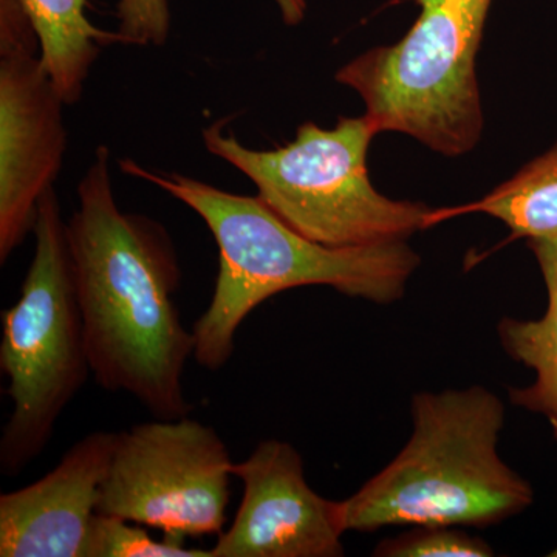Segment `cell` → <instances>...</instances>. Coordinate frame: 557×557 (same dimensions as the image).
I'll use <instances>...</instances> for the list:
<instances>
[{
  "instance_id": "obj_15",
  "label": "cell",
  "mask_w": 557,
  "mask_h": 557,
  "mask_svg": "<svg viewBox=\"0 0 557 557\" xmlns=\"http://www.w3.org/2000/svg\"><path fill=\"white\" fill-rule=\"evenodd\" d=\"M380 557H490L493 548L460 527L417 525L408 533L381 542Z\"/></svg>"
},
{
  "instance_id": "obj_10",
  "label": "cell",
  "mask_w": 557,
  "mask_h": 557,
  "mask_svg": "<svg viewBox=\"0 0 557 557\" xmlns=\"http://www.w3.org/2000/svg\"><path fill=\"white\" fill-rule=\"evenodd\" d=\"M116 432L76 442L49 474L0 496V556L81 557Z\"/></svg>"
},
{
  "instance_id": "obj_17",
  "label": "cell",
  "mask_w": 557,
  "mask_h": 557,
  "mask_svg": "<svg viewBox=\"0 0 557 557\" xmlns=\"http://www.w3.org/2000/svg\"><path fill=\"white\" fill-rule=\"evenodd\" d=\"M274 2L287 25H298L306 16L307 0H274Z\"/></svg>"
},
{
  "instance_id": "obj_7",
  "label": "cell",
  "mask_w": 557,
  "mask_h": 557,
  "mask_svg": "<svg viewBox=\"0 0 557 557\" xmlns=\"http://www.w3.org/2000/svg\"><path fill=\"white\" fill-rule=\"evenodd\" d=\"M225 442L193 418H156L116 432L97 512L164 537L220 536L233 475Z\"/></svg>"
},
{
  "instance_id": "obj_6",
  "label": "cell",
  "mask_w": 557,
  "mask_h": 557,
  "mask_svg": "<svg viewBox=\"0 0 557 557\" xmlns=\"http://www.w3.org/2000/svg\"><path fill=\"white\" fill-rule=\"evenodd\" d=\"M408 35L341 67L336 81L358 91L381 132H399L434 152L458 157L483 129L475 58L493 0H416Z\"/></svg>"
},
{
  "instance_id": "obj_8",
  "label": "cell",
  "mask_w": 557,
  "mask_h": 557,
  "mask_svg": "<svg viewBox=\"0 0 557 557\" xmlns=\"http://www.w3.org/2000/svg\"><path fill=\"white\" fill-rule=\"evenodd\" d=\"M20 0H0V263L35 230L40 200L60 175L67 129Z\"/></svg>"
},
{
  "instance_id": "obj_14",
  "label": "cell",
  "mask_w": 557,
  "mask_h": 557,
  "mask_svg": "<svg viewBox=\"0 0 557 557\" xmlns=\"http://www.w3.org/2000/svg\"><path fill=\"white\" fill-rule=\"evenodd\" d=\"M81 557H212L211 549L190 548L186 541L150 536L148 527L97 512Z\"/></svg>"
},
{
  "instance_id": "obj_3",
  "label": "cell",
  "mask_w": 557,
  "mask_h": 557,
  "mask_svg": "<svg viewBox=\"0 0 557 557\" xmlns=\"http://www.w3.org/2000/svg\"><path fill=\"white\" fill-rule=\"evenodd\" d=\"M412 423L401 453L343 500L347 531L487 528L533 504V487L498 456L505 406L494 392H420Z\"/></svg>"
},
{
  "instance_id": "obj_11",
  "label": "cell",
  "mask_w": 557,
  "mask_h": 557,
  "mask_svg": "<svg viewBox=\"0 0 557 557\" xmlns=\"http://www.w3.org/2000/svg\"><path fill=\"white\" fill-rule=\"evenodd\" d=\"M528 247L547 285V311L533 321L504 318L497 332L509 357L536 373L531 386L509 391V401L547 418L557 440V237L530 239Z\"/></svg>"
},
{
  "instance_id": "obj_12",
  "label": "cell",
  "mask_w": 557,
  "mask_h": 557,
  "mask_svg": "<svg viewBox=\"0 0 557 557\" xmlns=\"http://www.w3.org/2000/svg\"><path fill=\"white\" fill-rule=\"evenodd\" d=\"M39 39L40 60L65 104H76L102 47L121 44L87 17V0H20Z\"/></svg>"
},
{
  "instance_id": "obj_16",
  "label": "cell",
  "mask_w": 557,
  "mask_h": 557,
  "mask_svg": "<svg viewBox=\"0 0 557 557\" xmlns=\"http://www.w3.org/2000/svg\"><path fill=\"white\" fill-rule=\"evenodd\" d=\"M121 44L126 46H164L171 32L168 0H120L116 7Z\"/></svg>"
},
{
  "instance_id": "obj_4",
  "label": "cell",
  "mask_w": 557,
  "mask_h": 557,
  "mask_svg": "<svg viewBox=\"0 0 557 557\" xmlns=\"http://www.w3.org/2000/svg\"><path fill=\"white\" fill-rule=\"evenodd\" d=\"M228 119L201 132L209 153L247 175L258 197L282 222L327 247L406 240L428 228L431 208L392 200L369 177L368 153L380 134L368 115L341 116L332 129L300 124L292 143L273 150L242 145Z\"/></svg>"
},
{
  "instance_id": "obj_9",
  "label": "cell",
  "mask_w": 557,
  "mask_h": 557,
  "mask_svg": "<svg viewBox=\"0 0 557 557\" xmlns=\"http://www.w3.org/2000/svg\"><path fill=\"white\" fill-rule=\"evenodd\" d=\"M231 469L244 497L212 557L344 556L343 500L319 496L309 485L295 446L265 440Z\"/></svg>"
},
{
  "instance_id": "obj_2",
  "label": "cell",
  "mask_w": 557,
  "mask_h": 557,
  "mask_svg": "<svg viewBox=\"0 0 557 557\" xmlns=\"http://www.w3.org/2000/svg\"><path fill=\"white\" fill-rule=\"evenodd\" d=\"M121 171L163 189L207 223L219 248V273L208 309L194 324V359L220 370L234 354L242 322L260 304L287 289L325 285L375 304L401 299L420 256L406 240L335 248L307 239L262 200L215 188L182 174H163L137 161Z\"/></svg>"
},
{
  "instance_id": "obj_1",
  "label": "cell",
  "mask_w": 557,
  "mask_h": 557,
  "mask_svg": "<svg viewBox=\"0 0 557 557\" xmlns=\"http://www.w3.org/2000/svg\"><path fill=\"white\" fill-rule=\"evenodd\" d=\"M67 239L95 381L156 418L188 417L183 376L196 339L174 300L177 251L160 222L121 211L108 146H98L81 178Z\"/></svg>"
},
{
  "instance_id": "obj_13",
  "label": "cell",
  "mask_w": 557,
  "mask_h": 557,
  "mask_svg": "<svg viewBox=\"0 0 557 557\" xmlns=\"http://www.w3.org/2000/svg\"><path fill=\"white\" fill-rule=\"evenodd\" d=\"M475 212L504 222L511 231L509 240L557 237V145L483 199L456 208L431 209L428 228Z\"/></svg>"
},
{
  "instance_id": "obj_5",
  "label": "cell",
  "mask_w": 557,
  "mask_h": 557,
  "mask_svg": "<svg viewBox=\"0 0 557 557\" xmlns=\"http://www.w3.org/2000/svg\"><path fill=\"white\" fill-rule=\"evenodd\" d=\"M35 256L21 295L2 311L0 369L13 412L0 438V472L21 474L49 445L91 373L75 269L57 189L39 205Z\"/></svg>"
}]
</instances>
